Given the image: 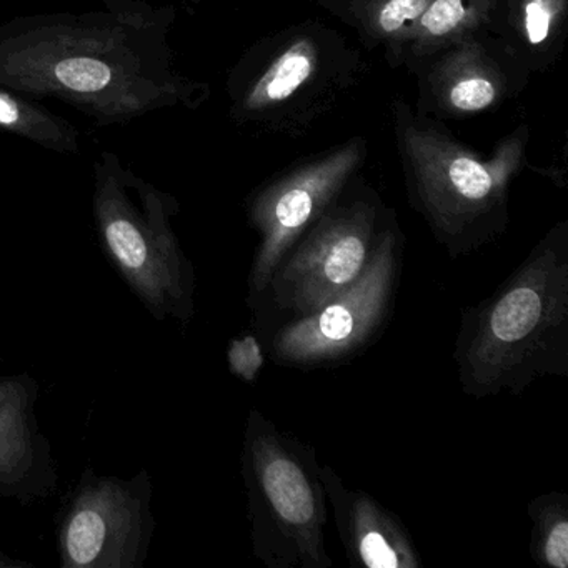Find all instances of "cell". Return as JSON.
I'll list each match as a JSON object with an SVG mask.
<instances>
[{
    "mask_svg": "<svg viewBox=\"0 0 568 568\" xmlns=\"http://www.w3.org/2000/svg\"><path fill=\"white\" fill-rule=\"evenodd\" d=\"M154 19L135 12L21 19L0 29V88L108 121L178 101Z\"/></svg>",
    "mask_w": 568,
    "mask_h": 568,
    "instance_id": "1",
    "label": "cell"
},
{
    "mask_svg": "<svg viewBox=\"0 0 568 568\" xmlns=\"http://www.w3.org/2000/svg\"><path fill=\"white\" fill-rule=\"evenodd\" d=\"M454 361L468 397L521 395L568 375V224L551 229L477 305L462 312Z\"/></svg>",
    "mask_w": 568,
    "mask_h": 568,
    "instance_id": "2",
    "label": "cell"
},
{
    "mask_svg": "<svg viewBox=\"0 0 568 568\" xmlns=\"http://www.w3.org/2000/svg\"><path fill=\"white\" fill-rule=\"evenodd\" d=\"M312 445L252 408L242 438L252 555L267 568H332L325 548L327 494Z\"/></svg>",
    "mask_w": 568,
    "mask_h": 568,
    "instance_id": "3",
    "label": "cell"
},
{
    "mask_svg": "<svg viewBox=\"0 0 568 568\" xmlns=\"http://www.w3.org/2000/svg\"><path fill=\"white\" fill-rule=\"evenodd\" d=\"M175 212L174 197L125 171L115 155H102L94 191L102 244L145 311L185 327L195 315L197 278L172 225Z\"/></svg>",
    "mask_w": 568,
    "mask_h": 568,
    "instance_id": "4",
    "label": "cell"
},
{
    "mask_svg": "<svg viewBox=\"0 0 568 568\" xmlns=\"http://www.w3.org/2000/svg\"><path fill=\"white\" fill-rule=\"evenodd\" d=\"M404 264V239L395 227L378 232L361 277L305 317L284 322L267 344L282 367L315 368L348 361L367 347L390 317Z\"/></svg>",
    "mask_w": 568,
    "mask_h": 568,
    "instance_id": "5",
    "label": "cell"
},
{
    "mask_svg": "<svg viewBox=\"0 0 568 568\" xmlns=\"http://www.w3.org/2000/svg\"><path fill=\"white\" fill-rule=\"evenodd\" d=\"M377 215L371 202L332 204L282 258L255 314L268 307L287 321L305 317L347 291L371 261Z\"/></svg>",
    "mask_w": 568,
    "mask_h": 568,
    "instance_id": "6",
    "label": "cell"
},
{
    "mask_svg": "<svg viewBox=\"0 0 568 568\" xmlns=\"http://www.w3.org/2000/svg\"><path fill=\"white\" fill-rule=\"evenodd\" d=\"M151 474L88 470L59 525L62 568H144L155 531Z\"/></svg>",
    "mask_w": 568,
    "mask_h": 568,
    "instance_id": "7",
    "label": "cell"
},
{
    "mask_svg": "<svg viewBox=\"0 0 568 568\" xmlns=\"http://www.w3.org/2000/svg\"><path fill=\"white\" fill-rule=\"evenodd\" d=\"M358 164L357 145L307 165L265 189L251 207L258 245L248 271L247 305L254 311L282 258L334 204Z\"/></svg>",
    "mask_w": 568,
    "mask_h": 568,
    "instance_id": "8",
    "label": "cell"
},
{
    "mask_svg": "<svg viewBox=\"0 0 568 568\" xmlns=\"http://www.w3.org/2000/svg\"><path fill=\"white\" fill-rule=\"evenodd\" d=\"M38 382L28 374L0 377V495L29 505L51 497L58 460L36 415Z\"/></svg>",
    "mask_w": 568,
    "mask_h": 568,
    "instance_id": "9",
    "label": "cell"
},
{
    "mask_svg": "<svg viewBox=\"0 0 568 568\" xmlns=\"http://www.w3.org/2000/svg\"><path fill=\"white\" fill-rule=\"evenodd\" d=\"M321 478L351 567H420L414 538L397 514L367 491L347 487L332 465H321Z\"/></svg>",
    "mask_w": 568,
    "mask_h": 568,
    "instance_id": "10",
    "label": "cell"
},
{
    "mask_svg": "<svg viewBox=\"0 0 568 568\" xmlns=\"http://www.w3.org/2000/svg\"><path fill=\"white\" fill-rule=\"evenodd\" d=\"M530 557L545 568L568 567V495L550 490L528 504Z\"/></svg>",
    "mask_w": 568,
    "mask_h": 568,
    "instance_id": "11",
    "label": "cell"
},
{
    "mask_svg": "<svg viewBox=\"0 0 568 568\" xmlns=\"http://www.w3.org/2000/svg\"><path fill=\"white\" fill-rule=\"evenodd\" d=\"M0 128L59 152H78V132L64 119L0 89Z\"/></svg>",
    "mask_w": 568,
    "mask_h": 568,
    "instance_id": "12",
    "label": "cell"
},
{
    "mask_svg": "<svg viewBox=\"0 0 568 568\" xmlns=\"http://www.w3.org/2000/svg\"><path fill=\"white\" fill-rule=\"evenodd\" d=\"M315 65L317 51L314 44L298 41L288 48L255 84L248 94V108L264 109L287 101L302 85L307 84L308 79L314 75Z\"/></svg>",
    "mask_w": 568,
    "mask_h": 568,
    "instance_id": "13",
    "label": "cell"
},
{
    "mask_svg": "<svg viewBox=\"0 0 568 568\" xmlns=\"http://www.w3.org/2000/svg\"><path fill=\"white\" fill-rule=\"evenodd\" d=\"M467 16L465 0H434L422 12L418 29L428 38H444L460 28Z\"/></svg>",
    "mask_w": 568,
    "mask_h": 568,
    "instance_id": "14",
    "label": "cell"
},
{
    "mask_svg": "<svg viewBox=\"0 0 568 568\" xmlns=\"http://www.w3.org/2000/svg\"><path fill=\"white\" fill-rule=\"evenodd\" d=\"M495 98H497V89L494 82L477 75L460 79L448 92L452 108L464 112H477L490 108Z\"/></svg>",
    "mask_w": 568,
    "mask_h": 568,
    "instance_id": "15",
    "label": "cell"
},
{
    "mask_svg": "<svg viewBox=\"0 0 568 568\" xmlns=\"http://www.w3.org/2000/svg\"><path fill=\"white\" fill-rule=\"evenodd\" d=\"M265 354L261 342L254 335L234 338L229 348V367L231 372L247 384H254L264 367Z\"/></svg>",
    "mask_w": 568,
    "mask_h": 568,
    "instance_id": "16",
    "label": "cell"
},
{
    "mask_svg": "<svg viewBox=\"0 0 568 568\" xmlns=\"http://www.w3.org/2000/svg\"><path fill=\"white\" fill-rule=\"evenodd\" d=\"M560 0H525V34L530 44L538 45L547 41L551 24L557 18Z\"/></svg>",
    "mask_w": 568,
    "mask_h": 568,
    "instance_id": "17",
    "label": "cell"
},
{
    "mask_svg": "<svg viewBox=\"0 0 568 568\" xmlns=\"http://www.w3.org/2000/svg\"><path fill=\"white\" fill-rule=\"evenodd\" d=\"M427 6L428 0H387L378 12V26L387 34H394L420 18Z\"/></svg>",
    "mask_w": 568,
    "mask_h": 568,
    "instance_id": "18",
    "label": "cell"
},
{
    "mask_svg": "<svg viewBox=\"0 0 568 568\" xmlns=\"http://www.w3.org/2000/svg\"><path fill=\"white\" fill-rule=\"evenodd\" d=\"M32 567L31 564L24 560H18V558L9 557L8 554L0 550V568H28Z\"/></svg>",
    "mask_w": 568,
    "mask_h": 568,
    "instance_id": "19",
    "label": "cell"
}]
</instances>
